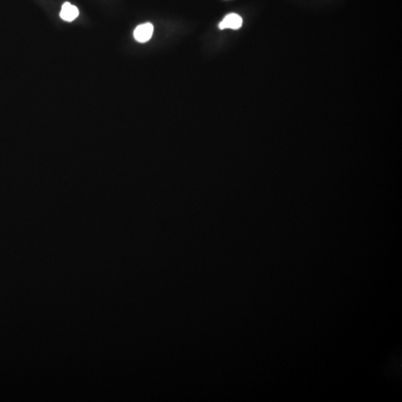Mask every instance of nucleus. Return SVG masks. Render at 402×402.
<instances>
[{"label":"nucleus","instance_id":"f257e3e1","mask_svg":"<svg viewBox=\"0 0 402 402\" xmlns=\"http://www.w3.org/2000/svg\"><path fill=\"white\" fill-rule=\"evenodd\" d=\"M153 33V26L150 22L138 25L134 30V38L139 43H146L151 38Z\"/></svg>","mask_w":402,"mask_h":402},{"label":"nucleus","instance_id":"f03ea898","mask_svg":"<svg viewBox=\"0 0 402 402\" xmlns=\"http://www.w3.org/2000/svg\"><path fill=\"white\" fill-rule=\"evenodd\" d=\"M242 23V18L237 13H229L219 24V28L221 30L226 29V28L237 30L241 28Z\"/></svg>","mask_w":402,"mask_h":402},{"label":"nucleus","instance_id":"7ed1b4c3","mask_svg":"<svg viewBox=\"0 0 402 402\" xmlns=\"http://www.w3.org/2000/svg\"><path fill=\"white\" fill-rule=\"evenodd\" d=\"M79 15L78 9L69 2H65L62 5L60 16L61 19L67 22H71L75 19Z\"/></svg>","mask_w":402,"mask_h":402}]
</instances>
